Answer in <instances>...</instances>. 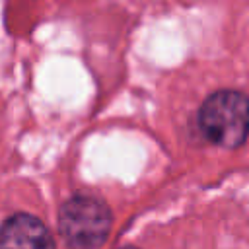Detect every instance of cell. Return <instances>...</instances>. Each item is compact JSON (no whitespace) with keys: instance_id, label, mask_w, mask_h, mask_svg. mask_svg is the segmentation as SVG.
<instances>
[{"instance_id":"cell-2","label":"cell","mask_w":249,"mask_h":249,"mask_svg":"<svg viewBox=\"0 0 249 249\" xmlns=\"http://www.w3.org/2000/svg\"><path fill=\"white\" fill-rule=\"evenodd\" d=\"M111 230L107 204L91 195L68 198L58 212V231L68 249H99Z\"/></svg>"},{"instance_id":"cell-3","label":"cell","mask_w":249,"mask_h":249,"mask_svg":"<svg viewBox=\"0 0 249 249\" xmlns=\"http://www.w3.org/2000/svg\"><path fill=\"white\" fill-rule=\"evenodd\" d=\"M0 249H54V239L39 218L14 214L0 226Z\"/></svg>"},{"instance_id":"cell-4","label":"cell","mask_w":249,"mask_h":249,"mask_svg":"<svg viewBox=\"0 0 249 249\" xmlns=\"http://www.w3.org/2000/svg\"><path fill=\"white\" fill-rule=\"evenodd\" d=\"M123 249H138V247H123Z\"/></svg>"},{"instance_id":"cell-1","label":"cell","mask_w":249,"mask_h":249,"mask_svg":"<svg viewBox=\"0 0 249 249\" xmlns=\"http://www.w3.org/2000/svg\"><path fill=\"white\" fill-rule=\"evenodd\" d=\"M202 134L220 148H237L249 134V97L235 89H220L206 97L198 111Z\"/></svg>"}]
</instances>
